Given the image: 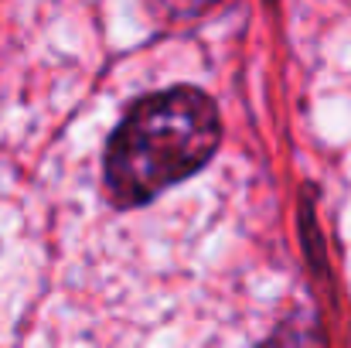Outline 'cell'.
Segmentation results:
<instances>
[{"instance_id": "cell-1", "label": "cell", "mask_w": 351, "mask_h": 348, "mask_svg": "<svg viewBox=\"0 0 351 348\" xmlns=\"http://www.w3.org/2000/svg\"><path fill=\"white\" fill-rule=\"evenodd\" d=\"M215 103L191 89H164L140 100L106 147V192L119 209H133L195 174L219 147Z\"/></svg>"}, {"instance_id": "cell-2", "label": "cell", "mask_w": 351, "mask_h": 348, "mask_svg": "<svg viewBox=\"0 0 351 348\" xmlns=\"http://www.w3.org/2000/svg\"><path fill=\"white\" fill-rule=\"evenodd\" d=\"M266 348H324V345H321L314 325H283V328L266 342Z\"/></svg>"}, {"instance_id": "cell-3", "label": "cell", "mask_w": 351, "mask_h": 348, "mask_svg": "<svg viewBox=\"0 0 351 348\" xmlns=\"http://www.w3.org/2000/svg\"><path fill=\"white\" fill-rule=\"evenodd\" d=\"M219 0H150V7L164 17V21H188L205 14L208 7H215Z\"/></svg>"}]
</instances>
